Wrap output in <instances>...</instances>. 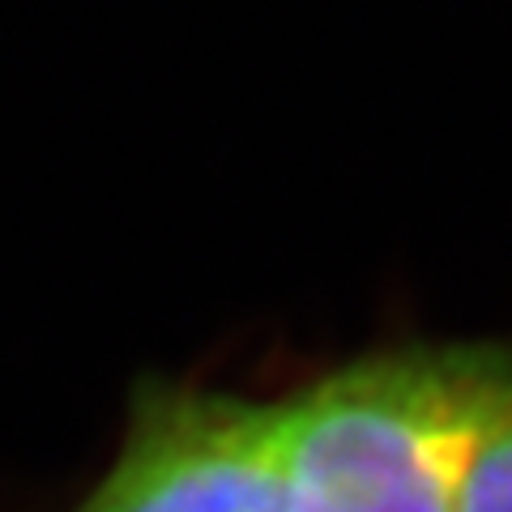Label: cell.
<instances>
[{"instance_id":"1","label":"cell","mask_w":512,"mask_h":512,"mask_svg":"<svg viewBox=\"0 0 512 512\" xmlns=\"http://www.w3.org/2000/svg\"><path fill=\"white\" fill-rule=\"evenodd\" d=\"M512 397L504 342H402L274 402L286 512H457L478 440Z\"/></svg>"},{"instance_id":"2","label":"cell","mask_w":512,"mask_h":512,"mask_svg":"<svg viewBox=\"0 0 512 512\" xmlns=\"http://www.w3.org/2000/svg\"><path fill=\"white\" fill-rule=\"evenodd\" d=\"M274 402L184 380H141L111 466L73 512H286Z\"/></svg>"},{"instance_id":"3","label":"cell","mask_w":512,"mask_h":512,"mask_svg":"<svg viewBox=\"0 0 512 512\" xmlns=\"http://www.w3.org/2000/svg\"><path fill=\"white\" fill-rule=\"evenodd\" d=\"M457 512H512V397L474 448Z\"/></svg>"}]
</instances>
